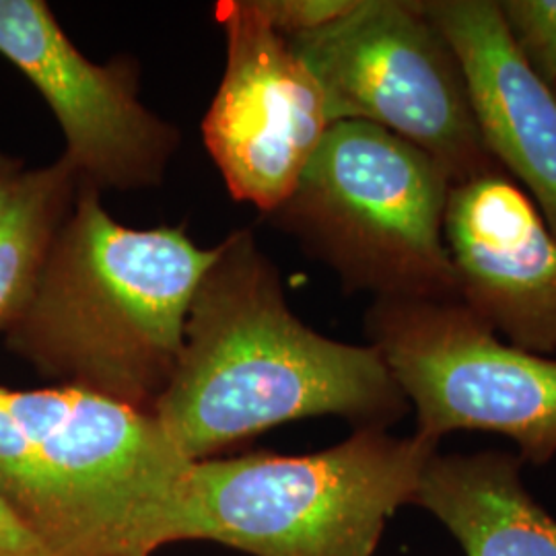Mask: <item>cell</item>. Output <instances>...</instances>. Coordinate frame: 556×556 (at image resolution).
<instances>
[{
  "mask_svg": "<svg viewBox=\"0 0 556 556\" xmlns=\"http://www.w3.org/2000/svg\"><path fill=\"white\" fill-rule=\"evenodd\" d=\"M0 54L36 85L66 140L64 160L91 188L157 186L178 130L149 112L126 64L101 66L40 0H0Z\"/></svg>",
  "mask_w": 556,
  "mask_h": 556,
  "instance_id": "9",
  "label": "cell"
},
{
  "mask_svg": "<svg viewBox=\"0 0 556 556\" xmlns=\"http://www.w3.org/2000/svg\"><path fill=\"white\" fill-rule=\"evenodd\" d=\"M497 7L521 56L556 93V0H498Z\"/></svg>",
  "mask_w": 556,
  "mask_h": 556,
  "instance_id": "14",
  "label": "cell"
},
{
  "mask_svg": "<svg viewBox=\"0 0 556 556\" xmlns=\"http://www.w3.org/2000/svg\"><path fill=\"white\" fill-rule=\"evenodd\" d=\"M452 179L408 140L334 122L270 217L353 291L457 299L443 236Z\"/></svg>",
  "mask_w": 556,
  "mask_h": 556,
  "instance_id": "5",
  "label": "cell"
},
{
  "mask_svg": "<svg viewBox=\"0 0 556 556\" xmlns=\"http://www.w3.org/2000/svg\"><path fill=\"white\" fill-rule=\"evenodd\" d=\"M456 54L489 155L536 202L556 236V93L511 40L497 0H425Z\"/></svg>",
  "mask_w": 556,
  "mask_h": 556,
  "instance_id": "11",
  "label": "cell"
},
{
  "mask_svg": "<svg viewBox=\"0 0 556 556\" xmlns=\"http://www.w3.org/2000/svg\"><path fill=\"white\" fill-rule=\"evenodd\" d=\"M521 466L501 450L435 452L413 505L445 526L466 556H556V519L530 495Z\"/></svg>",
  "mask_w": 556,
  "mask_h": 556,
  "instance_id": "12",
  "label": "cell"
},
{
  "mask_svg": "<svg viewBox=\"0 0 556 556\" xmlns=\"http://www.w3.org/2000/svg\"><path fill=\"white\" fill-rule=\"evenodd\" d=\"M438 447L418 435L355 429L316 454L194 462L186 540L252 556H376Z\"/></svg>",
  "mask_w": 556,
  "mask_h": 556,
  "instance_id": "4",
  "label": "cell"
},
{
  "mask_svg": "<svg viewBox=\"0 0 556 556\" xmlns=\"http://www.w3.org/2000/svg\"><path fill=\"white\" fill-rule=\"evenodd\" d=\"M215 258L217 248L202 250L184 229L119 225L101 206L100 190L80 181L7 346L60 386L153 415Z\"/></svg>",
  "mask_w": 556,
  "mask_h": 556,
  "instance_id": "2",
  "label": "cell"
},
{
  "mask_svg": "<svg viewBox=\"0 0 556 556\" xmlns=\"http://www.w3.org/2000/svg\"><path fill=\"white\" fill-rule=\"evenodd\" d=\"M23 176L25 172L21 169L20 163H13L0 155V225L9 217L15 204Z\"/></svg>",
  "mask_w": 556,
  "mask_h": 556,
  "instance_id": "17",
  "label": "cell"
},
{
  "mask_svg": "<svg viewBox=\"0 0 556 556\" xmlns=\"http://www.w3.org/2000/svg\"><path fill=\"white\" fill-rule=\"evenodd\" d=\"M192 466L151 413L73 386L0 388V497L50 556L184 542Z\"/></svg>",
  "mask_w": 556,
  "mask_h": 556,
  "instance_id": "3",
  "label": "cell"
},
{
  "mask_svg": "<svg viewBox=\"0 0 556 556\" xmlns=\"http://www.w3.org/2000/svg\"><path fill=\"white\" fill-rule=\"evenodd\" d=\"M254 4L277 34L293 38L340 20L357 0H254Z\"/></svg>",
  "mask_w": 556,
  "mask_h": 556,
  "instance_id": "15",
  "label": "cell"
},
{
  "mask_svg": "<svg viewBox=\"0 0 556 556\" xmlns=\"http://www.w3.org/2000/svg\"><path fill=\"white\" fill-rule=\"evenodd\" d=\"M443 236L457 301L523 351L556 353V236L503 167L450 186Z\"/></svg>",
  "mask_w": 556,
  "mask_h": 556,
  "instance_id": "10",
  "label": "cell"
},
{
  "mask_svg": "<svg viewBox=\"0 0 556 556\" xmlns=\"http://www.w3.org/2000/svg\"><path fill=\"white\" fill-rule=\"evenodd\" d=\"M0 556H50L0 497Z\"/></svg>",
  "mask_w": 556,
  "mask_h": 556,
  "instance_id": "16",
  "label": "cell"
},
{
  "mask_svg": "<svg viewBox=\"0 0 556 556\" xmlns=\"http://www.w3.org/2000/svg\"><path fill=\"white\" fill-rule=\"evenodd\" d=\"M285 40L318 83L330 124L386 128L438 161L452 184L497 167L456 54L420 2L357 0L340 20Z\"/></svg>",
  "mask_w": 556,
  "mask_h": 556,
  "instance_id": "6",
  "label": "cell"
},
{
  "mask_svg": "<svg viewBox=\"0 0 556 556\" xmlns=\"http://www.w3.org/2000/svg\"><path fill=\"white\" fill-rule=\"evenodd\" d=\"M79 176L64 157L25 172L20 194L0 225V332H7L38 287L54 238L73 208Z\"/></svg>",
  "mask_w": 556,
  "mask_h": 556,
  "instance_id": "13",
  "label": "cell"
},
{
  "mask_svg": "<svg viewBox=\"0 0 556 556\" xmlns=\"http://www.w3.org/2000/svg\"><path fill=\"white\" fill-rule=\"evenodd\" d=\"M408 408L378 351L305 326L254 236L238 231L217 245L199 282L153 417L184 456L202 462L303 418L388 429Z\"/></svg>",
  "mask_w": 556,
  "mask_h": 556,
  "instance_id": "1",
  "label": "cell"
},
{
  "mask_svg": "<svg viewBox=\"0 0 556 556\" xmlns=\"http://www.w3.org/2000/svg\"><path fill=\"white\" fill-rule=\"evenodd\" d=\"M367 332L415 408V435L491 431L523 464L555 459L556 358L505 342L457 299H376Z\"/></svg>",
  "mask_w": 556,
  "mask_h": 556,
  "instance_id": "7",
  "label": "cell"
},
{
  "mask_svg": "<svg viewBox=\"0 0 556 556\" xmlns=\"http://www.w3.org/2000/svg\"><path fill=\"white\" fill-rule=\"evenodd\" d=\"M227 66L202 122L204 144L233 199L270 215L298 186L330 119L318 83L254 0H225Z\"/></svg>",
  "mask_w": 556,
  "mask_h": 556,
  "instance_id": "8",
  "label": "cell"
}]
</instances>
